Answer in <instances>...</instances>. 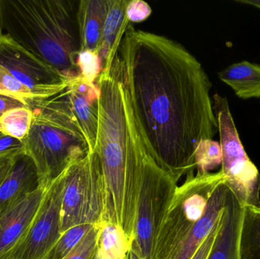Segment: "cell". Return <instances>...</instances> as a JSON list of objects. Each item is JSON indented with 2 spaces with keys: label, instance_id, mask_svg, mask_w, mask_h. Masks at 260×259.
<instances>
[{
  "label": "cell",
  "instance_id": "6",
  "mask_svg": "<svg viewBox=\"0 0 260 259\" xmlns=\"http://www.w3.org/2000/svg\"><path fill=\"white\" fill-rule=\"evenodd\" d=\"M179 180L148 149L141 170L135 239L131 248L141 258H151L159 228L169 209Z\"/></svg>",
  "mask_w": 260,
  "mask_h": 259
},
{
  "label": "cell",
  "instance_id": "14",
  "mask_svg": "<svg viewBox=\"0 0 260 259\" xmlns=\"http://www.w3.org/2000/svg\"><path fill=\"white\" fill-rule=\"evenodd\" d=\"M243 207L229 188L215 243L207 259H240Z\"/></svg>",
  "mask_w": 260,
  "mask_h": 259
},
{
  "label": "cell",
  "instance_id": "30",
  "mask_svg": "<svg viewBox=\"0 0 260 259\" xmlns=\"http://www.w3.org/2000/svg\"><path fill=\"white\" fill-rule=\"evenodd\" d=\"M22 147V141L0 132V154L11 151L21 150Z\"/></svg>",
  "mask_w": 260,
  "mask_h": 259
},
{
  "label": "cell",
  "instance_id": "17",
  "mask_svg": "<svg viewBox=\"0 0 260 259\" xmlns=\"http://www.w3.org/2000/svg\"><path fill=\"white\" fill-rule=\"evenodd\" d=\"M129 2V0H110L99 50L102 69L107 61L113 60L118 53L120 43L129 26L130 21L126 16Z\"/></svg>",
  "mask_w": 260,
  "mask_h": 259
},
{
  "label": "cell",
  "instance_id": "29",
  "mask_svg": "<svg viewBox=\"0 0 260 259\" xmlns=\"http://www.w3.org/2000/svg\"><path fill=\"white\" fill-rule=\"evenodd\" d=\"M221 217V216H220ZM220 218L215 225L210 234L206 237V240L202 243L201 246L199 248L198 250L194 254L193 256L191 259H207L210 253L211 249L215 243V238H216L217 233H218V228H219Z\"/></svg>",
  "mask_w": 260,
  "mask_h": 259
},
{
  "label": "cell",
  "instance_id": "1",
  "mask_svg": "<svg viewBox=\"0 0 260 259\" xmlns=\"http://www.w3.org/2000/svg\"><path fill=\"white\" fill-rule=\"evenodd\" d=\"M117 65L151 155L179 179L194 173L197 146L218 132L212 85L200 61L180 43L129 24Z\"/></svg>",
  "mask_w": 260,
  "mask_h": 259
},
{
  "label": "cell",
  "instance_id": "3",
  "mask_svg": "<svg viewBox=\"0 0 260 259\" xmlns=\"http://www.w3.org/2000/svg\"><path fill=\"white\" fill-rule=\"evenodd\" d=\"M79 1L0 0V31L69 79L79 76Z\"/></svg>",
  "mask_w": 260,
  "mask_h": 259
},
{
  "label": "cell",
  "instance_id": "22",
  "mask_svg": "<svg viewBox=\"0 0 260 259\" xmlns=\"http://www.w3.org/2000/svg\"><path fill=\"white\" fill-rule=\"evenodd\" d=\"M0 94L16 99L24 106L32 109L40 100L30 88L17 80L9 71L0 65Z\"/></svg>",
  "mask_w": 260,
  "mask_h": 259
},
{
  "label": "cell",
  "instance_id": "20",
  "mask_svg": "<svg viewBox=\"0 0 260 259\" xmlns=\"http://www.w3.org/2000/svg\"><path fill=\"white\" fill-rule=\"evenodd\" d=\"M133 243L124 231L117 225L101 224L99 255L100 259H127Z\"/></svg>",
  "mask_w": 260,
  "mask_h": 259
},
{
  "label": "cell",
  "instance_id": "24",
  "mask_svg": "<svg viewBox=\"0 0 260 259\" xmlns=\"http://www.w3.org/2000/svg\"><path fill=\"white\" fill-rule=\"evenodd\" d=\"M94 225H82L73 227L61 235L45 259H63L77 246Z\"/></svg>",
  "mask_w": 260,
  "mask_h": 259
},
{
  "label": "cell",
  "instance_id": "7",
  "mask_svg": "<svg viewBox=\"0 0 260 259\" xmlns=\"http://www.w3.org/2000/svg\"><path fill=\"white\" fill-rule=\"evenodd\" d=\"M104 183L97 152L88 153L65 170L61 234L73 227L102 224Z\"/></svg>",
  "mask_w": 260,
  "mask_h": 259
},
{
  "label": "cell",
  "instance_id": "4",
  "mask_svg": "<svg viewBox=\"0 0 260 259\" xmlns=\"http://www.w3.org/2000/svg\"><path fill=\"white\" fill-rule=\"evenodd\" d=\"M33 121L22 141L23 153L36 166L41 185L49 186L74 161L89 153L80 125L66 97L41 100L32 108Z\"/></svg>",
  "mask_w": 260,
  "mask_h": 259
},
{
  "label": "cell",
  "instance_id": "11",
  "mask_svg": "<svg viewBox=\"0 0 260 259\" xmlns=\"http://www.w3.org/2000/svg\"><path fill=\"white\" fill-rule=\"evenodd\" d=\"M70 108L82 128L90 153L95 152L99 120V90L81 77L75 78L66 89Z\"/></svg>",
  "mask_w": 260,
  "mask_h": 259
},
{
  "label": "cell",
  "instance_id": "18",
  "mask_svg": "<svg viewBox=\"0 0 260 259\" xmlns=\"http://www.w3.org/2000/svg\"><path fill=\"white\" fill-rule=\"evenodd\" d=\"M218 78L239 98H260V65L248 61L236 62L220 71Z\"/></svg>",
  "mask_w": 260,
  "mask_h": 259
},
{
  "label": "cell",
  "instance_id": "13",
  "mask_svg": "<svg viewBox=\"0 0 260 259\" xmlns=\"http://www.w3.org/2000/svg\"><path fill=\"white\" fill-rule=\"evenodd\" d=\"M41 186L35 163L21 152L10 173L0 185V217L21 203Z\"/></svg>",
  "mask_w": 260,
  "mask_h": 259
},
{
  "label": "cell",
  "instance_id": "2",
  "mask_svg": "<svg viewBox=\"0 0 260 259\" xmlns=\"http://www.w3.org/2000/svg\"><path fill=\"white\" fill-rule=\"evenodd\" d=\"M99 90L97 145L104 183L102 224L120 227L133 243L138 195L148 151L119 76L117 56L96 80Z\"/></svg>",
  "mask_w": 260,
  "mask_h": 259
},
{
  "label": "cell",
  "instance_id": "32",
  "mask_svg": "<svg viewBox=\"0 0 260 259\" xmlns=\"http://www.w3.org/2000/svg\"><path fill=\"white\" fill-rule=\"evenodd\" d=\"M236 3L250 5V6L260 9V0H236Z\"/></svg>",
  "mask_w": 260,
  "mask_h": 259
},
{
  "label": "cell",
  "instance_id": "21",
  "mask_svg": "<svg viewBox=\"0 0 260 259\" xmlns=\"http://www.w3.org/2000/svg\"><path fill=\"white\" fill-rule=\"evenodd\" d=\"M33 121L30 108H15L0 116V132L23 141L28 135Z\"/></svg>",
  "mask_w": 260,
  "mask_h": 259
},
{
  "label": "cell",
  "instance_id": "10",
  "mask_svg": "<svg viewBox=\"0 0 260 259\" xmlns=\"http://www.w3.org/2000/svg\"><path fill=\"white\" fill-rule=\"evenodd\" d=\"M0 65L41 99L65 91L73 79L66 77L0 31Z\"/></svg>",
  "mask_w": 260,
  "mask_h": 259
},
{
  "label": "cell",
  "instance_id": "33",
  "mask_svg": "<svg viewBox=\"0 0 260 259\" xmlns=\"http://www.w3.org/2000/svg\"><path fill=\"white\" fill-rule=\"evenodd\" d=\"M127 259H144L142 258H141L139 255H138L136 253V252H133V251H130L129 256H128Z\"/></svg>",
  "mask_w": 260,
  "mask_h": 259
},
{
  "label": "cell",
  "instance_id": "28",
  "mask_svg": "<svg viewBox=\"0 0 260 259\" xmlns=\"http://www.w3.org/2000/svg\"><path fill=\"white\" fill-rule=\"evenodd\" d=\"M21 152L22 149L0 154V185L10 173L14 164Z\"/></svg>",
  "mask_w": 260,
  "mask_h": 259
},
{
  "label": "cell",
  "instance_id": "12",
  "mask_svg": "<svg viewBox=\"0 0 260 259\" xmlns=\"http://www.w3.org/2000/svg\"><path fill=\"white\" fill-rule=\"evenodd\" d=\"M47 187L41 185L0 217V259L13 249L27 233L41 207Z\"/></svg>",
  "mask_w": 260,
  "mask_h": 259
},
{
  "label": "cell",
  "instance_id": "15",
  "mask_svg": "<svg viewBox=\"0 0 260 259\" xmlns=\"http://www.w3.org/2000/svg\"><path fill=\"white\" fill-rule=\"evenodd\" d=\"M109 3L110 0H81L78 3L76 16L80 52L99 53Z\"/></svg>",
  "mask_w": 260,
  "mask_h": 259
},
{
  "label": "cell",
  "instance_id": "25",
  "mask_svg": "<svg viewBox=\"0 0 260 259\" xmlns=\"http://www.w3.org/2000/svg\"><path fill=\"white\" fill-rule=\"evenodd\" d=\"M99 231L100 225H94L77 246L63 259H100L98 247Z\"/></svg>",
  "mask_w": 260,
  "mask_h": 259
},
{
  "label": "cell",
  "instance_id": "5",
  "mask_svg": "<svg viewBox=\"0 0 260 259\" xmlns=\"http://www.w3.org/2000/svg\"><path fill=\"white\" fill-rule=\"evenodd\" d=\"M225 182L222 172L204 175L189 173L177 187L160 225L150 259H173L200 220L215 189Z\"/></svg>",
  "mask_w": 260,
  "mask_h": 259
},
{
  "label": "cell",
  "instance_id": "19",
  "mask_svg": "<svg viewBox=\"0 0 260 259\" xmlns=\"http://www.w3.org/2000/svg\"><path fill=\"white\" fill-rule=\"evenodd\" d=\"M240 259H260V207H243Z\"/></svg>",
  "mask_w": 260,
  "mask_h": 259
},
{
  "label": "cell",
  "instance_id": "8",
  "mask_svg": "<svg viewBox=\"0 0 260 259\" xmlns=\"http://www.w3.org/2000/svg\"><path fill=\"white\" fill-rule=\"evenodd\" d=\"M222 151L221 171L225 184L241 206L260 207V174L244 149L229 107L227 97H212Z\"/></svg>",
  "mask_w": 260,
  "mask_h": 259
},
{
  "label": "cell",
  "instance_id": "26",
  "mask_svg": "<svg viewBox=\"0 0 260 259\" xmlns=\"http://www.w3.org/2000/svg\"><path fill=\"white\" fill-rule=\"evenodd\" d=\"M79 76L87 82L94 84L102 71L100 55L98 52H79L77 60Z\"/></svg>",
  "mask_w": 260,
  "mask_h": 259
},
{
  "label": "cell",
  "instance_id": "27",
  "mask_svg": "<svg viewBox=\"0 0 260 259\" xmlns=\"http://www.w3.org/2000/svg\"><path fill=\"white\" fill-rule=\"evenodd\" d=\"M151 9L146 2L129 0L126 7V16L132 22H141L151 15Z\"/></svg>",
  "mask_w": 260,
  "mask_h": 259
},
{
  "label": "cell",
  "instance_id": "16",
  "mask_svg": "<svg viewBox=\"0 0 260 259\" xmlns=\"http://www.w3.org/2000/svg\"><path fill=\"white\" fill-rule=\"evenodd\" d=\"M229 187L220 183L211 195L203 217L197 222L186 243L173 259H191L219 220L227 201Z\"/></svg>",
  "mask_w": 260,
  "mask_h": 259
},
{
  "label": "cell",
  "instance_id": "31",
  "mask_svg": "<svg viewBox=\"0 0 260 259\" xmlns=\"http://www.w3.org/2000/svg\"><path fill=\"white\" fill-rule=\"evenodd\" d=\"M23 106H25L21 102H20L19 100L12 98V97L0 94V116L3 115L5 113L10 110V109L18 107H23Z\"/></svg>",
  "mask_w": 260,
  "mask_h": 259
},
{
  "label": "cell",
  "instance_id": "9",
  "mask_svg": "<svg viewBox=\"0 0 260 259\" xmlns=\"http://www.w3.org/2000/svg\"><path fill=\"white\" fill-rule=\"evenodd\" d=\"M65 170L47 187L41 207L19 243L1 259H45L61 237Z\"/></svg>",
  "mask_w": 260,
  "mask_h": 259
},
{
  "label": "cell",
  "instance_id": "23",
  "mask_svg": "<svg viewBox=\"0 0 260 259\" xmlns=\"http://www.w3.org/2000/svg\"><path fill=\"white\" fill-rule=\"evenodd\" d=\"M197 174L204 175L221 166L222 151L219 141L205 139L200 141L194 155Z\"/></svg>",
  "mask_w": 260,
  "mask_h": 259
}]
</instances>
